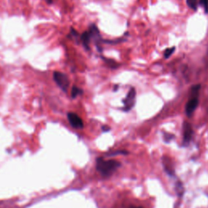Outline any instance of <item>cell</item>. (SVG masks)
I'll return each mask as SVG.
<instances>
[{"mask_svg": "<svg viewBox=\"0 0 208 208\" xmlns=\"http://www.w3.org/2000/svg\"><path fill=\"white\" fill-rule=\"evenodd\" d=\"M184 135H183V143L185 145H189V143L191 141L193 136V129L192 126L188 122L184 123Z\"/></svg>", "mask_w": 208, "mask_h": 208, "instance_id": "cell-6", "label": "cell"}, {"mask_svg": "<svg viewBox=\"0 0 208 208\" xmlns=\"http://www.w3.org/2000/svg\"><path fill=\"white\" fill-rule=\"evenodd\" d=\"M70 33H71V35L73 37H75V38H77V37L79 36L78 33L75 30V29H73V28H71V30H70Z\"/></svg>", "mask_w": 208, "mask_h": 208, "instance_id": "cell-18", "label": "cell"}, {"mask_svg": "<svg viewBox=\"0 0 208 208\" xmlns=\"http://www.w3.org/2000/svg\"><path fill=\"white\" fill-rule=\"evenodd\" d=\"M127 154L128 152L126 151V150H117V151H115V152L109 153V154H108L107 155H108V156H114V155H116V154Z\"/></svg>", "mask_w": 208, "mask_h": 208, "instance_id": "cell-17", "label": "cell"}, {"mask_svg": "<svg viewBox=\"0 0 208 208\" xmlns=\"http://www.w3.org/2000/svg\"><path fill=\"white\" fill-rule=\"evenodd\" d=\"M130 208H142V207H136V206H131Z\"/></svg>", "mask_w": 208, "mask_h": 208, "instance_id": "cell-24", "label": "cell"}, {"mask_svg": "<svg viewBox=\"0 0 208 208\" xmlns=\"http://www.w3.org/2000/svg\"><path fill=\"white\" fill-rule=\"evenodd\" d=\"M103 60L105 61L106 63H108L110 67H112V68H116V67H117L119 66L118 63H116V62L115 60H113V59H107V58H103Z\"/></svg>", "mask_w": 208, "mask_h": 208, "instance_id": "cell-14", "label": "cell"}, {"mask_svg": "<svg viewBox=\"0 0 208 208\" xmlns=\"http://www.w3.org/2000/svg\"><path fill=\"white\" fill-rule=\"evenodd\" d=\"M102 130H103V132H109L111 130V128L108 125H103L102 127Z\"/></svg>", "mask_w": 208, "mask_h": 208, "instance_id": "cell-19", "label": "cell"}, {"mask_svg": "<svg viewBox=\"0 0 208 208\" xmlns=\"http://www.w3.org/2000/svg\"><path fill=\"white\" fill-rule=\"evenodd\" d=\"M89 33L90 34V38H94V39L100 38V33H99V29L96 26V25H94V24L90 25V32Z\"/></svg>", "mask_w": 208, "mask_h": 208, "instance_id": "cell-9", "label": "cell"}, {"mask_svg": "<svg viewBox=\"0 0 208 208\" xmlns=\"http://www.w3.org/2000/svg\"><path fill=\"white\" fill-rule=\"evenodd\" d=\"M175 136L173 134H171V133H163V140L165 141L166 143H168L172 141V139H174Z\"/></svg>", "mask_w": 208, "mask_h": 208, "instance_id": "cell-15", "label": "cell"}, {"mask_svg": "<svg viewBox=\"0 0 208 208\" xmlns=\"http://www.w3.org/2000/svg\"><path fill=\"white\" fill-rule=\"evenodd\" d=\"M175 47H171V48H168V49H166V51H164V54H163V55H164V58L168 59L169 58L171 55H172V53L175 51Z\"/></svg>", "mask_w": 208, "mask_h": 208, "instance_id": "cell-16", "label": "cell"}, {"mask_svg": "<svg viewBox=\"0 0 208 208\" xmlns=\"http://www.w3.org/2000/svg\"><path fill=\"white\" fill-rule=\"evenodd\" d=\"M83 92H84L83 90L80 89L76 85H73L72 88V92H71V97L72 99H76L78 95H81L83 94Z\"/></svg>", "mask_w": 208, "mask_h": 208, "instance_id": "cell-10", "label": "cell"}, {"mask_svg": "<svg viewBox=\"0 0 208 208\" xmlns=\"http://www.w3.org/2000/svg\"><path fill=\"white\" fill-rule=\"evenodd\" d=\"M200 87H201V85H195L194 86L191 87V92H190V94H191V96L193 98H197V95L198 94V91L200 90Z\"/></svg>", "mask_w": 208, "mask_h": 208, "instance_id": "cell-12", "label": "cell"}, {"mask_svg": "<svg viewBox=\"0 0 208 208\" xmlns=\"http://www.w3.org/2000/svg\"><path fill=\"white\" fill-rule=\"evenodd\" d=\"M118 88H119V85H115L114 88H113V90H114V91H117V90H118Z\"/></svg>", "mask_w": 208, "mask_h": 208, "instance_id": "cell-22", "label": "cell"}, {"mask_svg": "<svg viewBox=\"0 0 208 208\" xmlns=\"http://www.w3.org/2000/svg\"><path fill=\"white\" fill-rule=\"evenodd\" d=\"M176 191H177V195L179 197H181L185 193V189H184L183 184L181 183V181H177L176 184Z\"/></svg>", "mask_w": 208, "mask_h": 208, "instance_id": "cell-11", "label": "cell"}, {"mask_svg": "<svg viewBox=\"0 0 208 208\" xmlns=\"http://www.w3.org/2000/svg\"><path fill=\"white\" fill-rule=\"evenodd\" d=\"M187 5L190 8L196 11L198 8V0H186Z\"/></svg>", "mask_w": 208, "mask_h": 208, "instance_id": "cell-13", "label": "cell"}, {"mask_svg": "<svg viewBox=\"0 0 208 208\" xmlns=\"http://www.w3.org/2000/svg\"><path fill=\"white\" fill-rule=\"evenodd\" d=\"M135 99H136V90L134 88H131L125 99H123V110L124 112H128L133 108L135 104Z\"/></svg>", "mask_w": 208, "mask_h": 208, "instance_id": "cell-3", "label": "cell"}, {"mask_svg": "<svg viewBox=\"0 0 208 208\" xmlns=\"http://www.w3.org/2000/svg\"><path fill=\"white\" fill-rule=\"evenodd\" d=\"M162 159H163V168H164V171L166 172V173L168 176H170V177H174L175 168L174 166H173V163H172V159L169 157L166 156V155H164Z\"/></svg>", "mask_w": 208, "mask_h": 208, "instance_id": "cell-5", "label": "cell"}, {"mask_svg": "<svg viewBox=\"0 0 208 208\" xmlns=\"http://www.w3.org/2000/svg\"><path fill=\"white\" fill-rule=\"evenodd\" d=\"M203 7H204V9H205V12H206V14H208V1L206 4L204 5Z\"/></svg>", "mask_w": 208, "mask_h": 208, "instance_id": "cell-20", "label": "cell"}, {"mask_svg": "<svg viewBox=\"0 0 208 208\" xmlns=\"http://www.w3.org/2000/svg\"><path fill=\"white\" fill-rule=\"evenodd\" d=\"M45 1L48 3V4H51L52 2H53V0H45Z\"/></svg>", "mask_w": 208, "mask_h": 208, "instance_id": "cell-23", "label": "cell"}, {"mask_svg": "<svg viewBox=\"0 0 208 208\" xmlns=\"http://www.w3.org/2000/svg\"><path fill=\"white\" fill-rule=\"evenodd\" d=\"M198 104V98H193V99H190V100H189V102L187 103L186 107V115H187L189 117L192 116L195 110H196V108H197Z\"/></svg>", "mask_w": 208, "mask_h": 208, "instance_id": "cell-7", "label": "cell"}, {"mask_svg": "<svg viewBox=\"0 0 208 208\" xmlns=\"http://www.w3.org/2000/svg\"><path fill=\"white\" fill-rule=\"evenodd\" d=\"M208 0H200V5L202 6H204V5L206 4V2H207Z\"/></svg>", "mask_w": 208, "mask_h": 208, "instance_id": "cell-21", "label": "cell"}, {"mask_svg": "<svg viewBox=\"0 0 208 208\" xmlns=\"http://www.w3.org/2000/svg\"><path fill=\"white\" fill-rule=\"evenodd\" d=\"M67 120L69 121L70 124L75 128H83V127H84L82 120L76 113L68 112L67 113Z\"/></svg>", "mask_w": 208, "mask_h": 208, "instance_id": "cell-4", "label": "cell"}, {"mask_svg": "<svg viewBox=\"0 0 208 208\" xmlns=\"http://www.w3.org/2000/svg\"><path fill=\"white\" fill-rule=\"evenodd\" d=\"M53 79H54L55 82L56 83V85H58L59 87L60 88L61 90L63 92L67 91V89L69 87V79L67 77L66 74L63 73L61 72H58L55 71L53 73Z\"/></svg>", "mask_w": 208, "mask_h": 208, "instance_id": "cell-2", "label": "cell"}, {"mask_svg": "<svg viewBox=\"0 0 208 208\" xmlns=\"http://www.w3.org/2000/svg\"><path fill=\"white\" fill-rule=\"evenodd\" d=\"M90 34L89 32H84L81 36V42L85 49L90 51Z\"/></svg>", "mask_w": 208, "mask_h": 208, "instance_id": "cell-8", "label": "cell"}, {"mask_svg": "<svg viewBox=\"0 0 208 208\" xmlns=\"http://www.w3.org/2000/svg\"><path fill=\"white\" fill-rule=\"evenodd\" d=\"M120 163L114 159L105 160L99 157L96 160V168L103 177H110L120 167Z\"/></svg>", "mask_w": 208, "mask_h": 208, "instance_id": "cell-1", "label": "cell"}]
</instances>
